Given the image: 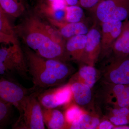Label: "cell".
<instances>
[{
  "instance_id": "cell-1",
  "label": "cell",
  "mask_w": 129,
  "mask_h": 129,
  "mask_svg": "<svg viewBox=\"0 0 129 129\" xmlns=\"http://www.w3.org/2000/svg\"><path fill=\"white\" fill-rule=\"evenodd\" d=\"M13 28L16 36L20 37L26 46L38 55L67 61L64 39L53 26L43 21L37 14L25 17Z\"/></svg>"
},
{
  "instance_id": "cell-2",
  "label": "cell",
  "mask_w": 129,
  "mask_h": 129,
  "mask_svg": "<svg viewBox=\"0 0 129 129\" xmlns=\"http://www.w3.org/2000/svg\"><path fill=\"white\" fill-rule=\"evenodd\" d=\"M23 50L33 89L43 90L60 84L72 73L71 68L64 62L41 57L27 46Z\"/></svg>"
},
{
  "instance_id": "cell-3",
  "label": "cell",
  "mask_w": 129,
  "mask_h": 129,
  "mask_svg": "<svg viewBox=\"0 0 129 129\" xmlns=\"http://www.w3.org/2000/svg\"><path fill=\"white\" fill-rule=\"evenodd\" d=\"M14 73L24 78L27 76L23 50L19 43L5 44L0 47V77L8 79Z\"/></svg>"
},
{
  "instance_id": "cell-4",
  "label": "cell",
  "mask_w": 129,
  "mask_h": 129,
  "mask_svg": "<svg viewBox=\"0 0 129 129\" xmlns=\"http://www.w3.org/2000/svg\"><path fill=\"white\" fill-rule=\"evenodd\" d=\"M18 119L13 125V129H44L42 107L35 95H28L23 99Z\"/></svg>"
},
{
  "instance_id": "cell-5",
  "label": "cell",
  "mask_w": 129,
  "mask_h": 129,
  "mask_svg": "<svg viewBox=\"0 0 129 129\" xmlns=\"http://www.w3.org/2000/svg\"><path fill=\"white\" fill-rule=\"evenodd\" d=\"M99 70L100 80L117 84L129 85V57L108 56Z\"/></svg>"
},
{
  "instance_id": "cell-6",
  "label": "cell",
  "mask_w": 129,
  "mask_h": 129,
  "mask_svg": "<svg viewBox=\"0 0 129 129\" xmlns=\"http://www.w3.org/2000/svg\"><path fill=\"white\" fill-rule=\"evenodd\" d=\"M101 23L122 21L129 16V0H103L94 9Z\"/></svg>"
},
{
  "instance_id": "cell-7",
  "label": "cell",
  "mask_w": 129,
  "mask_h": 129,
  "mask_svg": "<svg viewBox=\"0 0 129 129\" xmlns=\"http://www.w3.org/2000/svg\"><path fill=\"white\" fill-rule=\"evenodd\" d=\"M37 98L43 108L55 109L60 106H67L73 99L71 84L45 91L39 94Z\"/></svg>"
},
{
  "instance_id": "cell-8",
  "label": "cell",
  "mask_w": 129,
  "mask_h": 129,
  "mask_svg": "<svg viewBox=\"0 0 129 129\" xmlns=\"http://www.w3.org/2000/svg\"><path fill=\"white\" fill-rule=\"evenodd\" d=\"M27 91L9 79L0 77V100L20 109Z\"/></svg>"
},
{
  "instance_id": "cell-9",
  "label": "cell",
  "mask_w": 129,
  "mask_h": 129,
  "mask_svg": "<svg viewBox=\"0 0 129 129\" xmlns=\"http://www.w3.org/2000/svg\"><path fill=\"white\" fill-rule=\"evenodd\" d=\"M101 50L99 60L109 55L112 47L122 30V21H112L101 23Z\"/></svg>"
},
{
  "instance_id": "cell-10",
  "label": "cell",
  "mask_w": 129,
  "mask_h": 129,
  "mask_svg": "<svg viewBox=\"0 0 129 129\" xmlns=\"http://www.w3.org/2000/svg\"><path fill=\"white\" fill-rule=\"evenodd\" d=\"M87 37L83 63L94 66L99 60L101 50V29L94 25L86 34Z\"/></svg>"
},
{
  "instance_id": "cell-11",
  "label": "cell",
  "mask_w": 129,
  "mask_h": 129,
  "mask_svg": "<svg viewBox=\"0 0 129 129\" xmlns=\"http://www.w3.org/2000/svg\"><path fill=\"white\" fill-rule=\"evenodd\" d=\"M100 82L99 88L96 93L97 101L104 107H114L118 97L126 85L113 84L101 80Z\"/></svg>"
},
{
  "instance_id": "cell-12",
  "label": "cell",
  "mask_w": 129,
  "mask_h": 129,
  "mask_svg": "<svg viewBox=\"0 0 129 129\" xmlns=\"http://www.w3.org/2000/svg\"><path fill=\"white\" fill-rule=\"evenodd\" d=\"M86 40V35L76 36L67 40L65 45L67 60L83 63Z\"/></svg>"
},
{
  "instance_id": "cell-13",
  "label": "cell",
  "mask_w": 129,
  "mask_h": 129,
  "mask_svg": "<svg viewBox=\"0 0 129 129\" xmlns=\"http://www.w3.org/2000/svg\"><path fill=\"white\" fill-rule=\"evenodd\" d=\"M47 19L48 22L58 31L64 39L68 40L79 35H86L89 31L87 26L82 22L70 23L50 18Z\"/></svg>"
},
{
  "instance_id": "cell-14",
  "label": "cell",
  "mask_w": 129,
  "mask_h": 129,
  "mask_svg": "<svg viewBox=\"0 0 129 129\" xmlns=\"http://www.w3.org/2000/svg\"><path fill=\"white\" fill-rule=\"evenodd\" d=\"M108 56L117 58L129 57V21L123 23L121 32L114 42Z\"/></svg>"
},
{
  "instance_id": "cell-15",
  "label": "cell",
  "mask_w": 129,
  "mask_h": 129,
  "mask_svg": "<svg viewBox=\"0 0 129 129\" xmlns=\"http://www.w3.org/2000/svg\"><path fill=\"white\" fill-rule=\"evenodd\" d=\"M74 99L76 104L80 106L87 107L92 102V89L85 84L78 82H70Z\"/></svg>"
},
{
  "instance_id": "cell-16",
  "label": "cell",
  "mask_w": 129,
  "mask_h": 129,
  "mask_svg": "<svg viewBox=\"0 0 129 129\" xmlns=\"http://www.w3.org/2000/svg\"><path fill=\"white\" fill-rule=\"evenodd\" d=\"M100 79V72L94 66L84 64L81 66L78 72L75 75L70 82H80L92 89Z\"/></svg>"
},
{
  "instance_id": "cell-17",
  "label": "cell",
  "mask_w": 129,
  "mask_h": 129,
  "mask_svg": "<svg viewBox=\"0 0 129 129\" xmlns=\"http://www.w3.org/2000/svg\"><path fill=\"white\" fill-rule=\"evenodd\" d=\"M42 113L45 125L48 129L67 128L64 115L59 110L42 108Z\"/></svg>"
},
{
  "instance_id": "cell-18",
  "label": "cell",
  "mask_w": 129,
  "mask_h": 129,
  "mask_svg": "<svg viewBox=\"0 0 129 129\" xmlns=\"http://www.w3.org/2000/svg\"><path fill=\"white\" fill-rule=\"evenodd\" d=\"M0 6L6 15L18 17L25 11V0H0Z\"/></svg>"
},
{
  "instance_id": "cell-19",
  "label": "cell",
  "mask_w": 129,
  "mask_h": 129,
  "mask_svg": "<svg viewBox=\"0 0 129 129\" xmlns=\"http://www.w3.org/2000/svg\"><path fill=\"white\" fill-rule=\"evenodd\" d=\"M100 122V119L96 115L85 111L78 120L70 125L69 128L97 129Z\"/></svg>"
},
{
  "instance_id": "cell-20",
  "label": "cell",
  "mask_w": 129,
  "mask_h": 129,
  "mask_svg": "<svg viewBox=\"0 0 129 129\" xmlns=\"http://www.w3.org/2000/svg\"><path fill=\"white\" fill-rule=\"evenodd\" d=\"M67 107L64 116L67 128H69L70 125L74 122L78 120L85 111L80 108V107L77 104H70Z\"/></svg>"
},
{
  "instance_id": "cell-21",
  "label": "cell",
  "mask_w": 129,
  "mask_h": 129,
  "mask_svg": "<svg viewBox=\"0 0 129 129\" xmlns=\"http://www.w3.org/2000/svg\"><path fill=\"white\" fill-rule=\"evenodd\" d=\"M65 22L75 23L81 22L84 11L79 5L67 6L65 8Z\"/></svg>"
},
{
  "instance_id": "cell-22",
  "label": "cell",
  "mask_w": 129,
  "mask_h": 129,
  "mask_svg": "<svg viewBox=\"0 0 129 129\" xmlns=\"http://www.w3.org/2000/svg\"><path fill=\"white\" fill-rule=\"evenodd\" d=\"M13 106L0 100V126L8 124L11 119Z\"/></svg>"
},
{
  "instance_id": "cell-23",
  "label": "cell",
  "mask_w": 129,
  "mask_h": 129,
  "mask_svg": "<svg viewBox=\"0 0 129 129\" xmlns=\"http://www.w3.org/2000/svg\"><path fill=\"white\" fill-rule=\"evenodd\" d=\"M0 31L7 34L17 37L13 26L9 22L6 14L0 6Z\"/></svg>"
},
{
  "instance_id": "cell-24",
  "label": "cell",
  "mask_w": 129,
  "mask_h": 129,
  "mask_svg": "<svg viewBox=\"0 0 129 129\" xmlns=\"http://www.w3.org/2000/svg\"><path fill=\"white\" fill-rule=\"evenodd\" d=\"M129 106V85H126L118 97L115 107H124Z\"/></svg>"
},
{
  "instance_id": "cell-25",
  "label": "cell",
  "mask_w": 129,
  "mask_h": 129,
  "mask_svg": "<svg viewBox=\"0 0 129 129\" xmlns=\"http://www.w3.org/2000/svg\"><path fill=\"white\" fill-rule=\"evenodd\" d=\"M19 43L17 37L7 34L0 31V44H9Z\"/></svg>"
},
{
  "instance_id": "cell-26",
  "label": "cell",
  "mask_w": 129,
  "mask_h": 129,
  "mask_svg": "<svg viewBox=\"0 0 129 129\" xmlns=\"http://www.w3.org/2000/svg\"><path fill=\"white\" fill-rule=\"evenodd\" d=\"M103 0H79V5L87 9H94Z\"/></svg>"
},
{
  "instance_id": "cell-27",
  "label": "cell",
  "mask_w": 129,
  "mask_h": 129,
  "mask_svg": "<svg viewBox=\"0 0 129 129\" xmlns=\"http://www.w3.org/2000/svg\"><path fill=\"white\" fill-rule=\"evenodd\" d=\"M115 125L108 120H105L100 122L97 127V129H114Z\"/></svg>"
},
{
  "instance_id": "cell-28",
  "label": "cell",
  "mask_w": 129,
  "mask_h": 129,
  "mask_svg": "<svg viewBox=\"0 0 129 129\" xmlns=\"http://www.w3.org/2000/svg\"><path fill=\"white\" fill-rule=\"evenodd\" d=\"M2 128V126H0V128Z\"/></svg>"
},
{
  "instance_id": "cell-29",
  "label": "cell",
  "mask_w": 129,
  "mask_h": 129,
  "mask_svg": "<svg viewBox=\"0 0 129 129\" xmlns=\"http://www.w3.org/2000/svg\"><path fill=\"white\" fill-rule=\"evenodd\" d=\"M128 107L129 108V106Z\"/></svg>"
}]
</instances>
